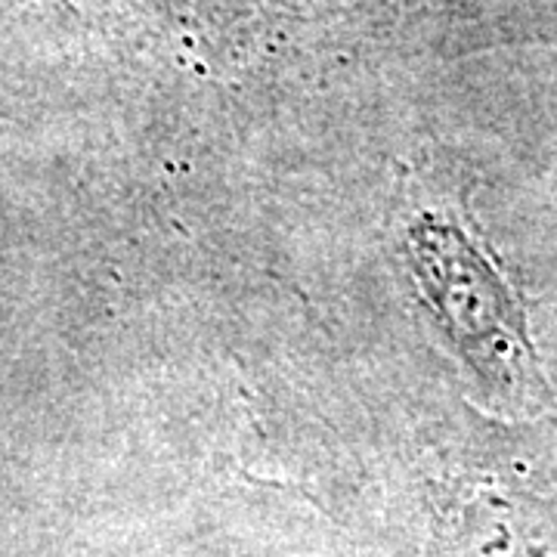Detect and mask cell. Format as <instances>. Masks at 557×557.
<instances>
[{"label": "cell", "mask_w": 557, "mask_h": 557, "mask_svg": "<svg viewBox=\"0 0 557 557\" xmlns=\"http://www.w3.org/2000/svg\"><path fill=\"white\" fill-rule=\"evenodd\" d=\"M399 248L424 313L480 394L518 412L545 409L555 391L527 307L461 201L421 196Z\"/></svg>", "instance_id": "obj_1"}, {"label": "cell", "mask_w": 557, "mask_h": 557, "mask_svg": "<svg viewBox=\"0 0 557 557\" xmlns=\"http://www.w3.org/2000/svg\"><path fill=\"white\" fill-rule=\"evenodd\" d=\"M449 557H557V496L502 474H474L443 523Z\"/></svg>", "instance_id": "obj_2"}, {"label": "cell", "mask_w": 557, "mask_h": 557, "mask_svg": "<svg viewBox=\"0 0 557 557\" xmlns=\"http://www.w3.org/2000/svg\"><path fill=\"white\" fill-rule=\"evenodd\" d=\"M548 193H552V201H555L557 208V134L552 149H548Z\"/></svg>", "instance_id": "obj_3"}]
</instances>
